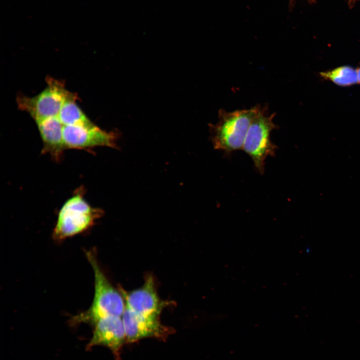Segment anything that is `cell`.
Instances as JSON below:
<instances>
[{
    "mask_svg": "<svg viewBox=\"0 0 360 360\" xmlns=\"http://www.w3.org/2000/svg\"><path fill=\"white\" fill-rule=\"evenodd\" d=\"M46 86L32 97L22 94L16 96L18 109L27 112L34 121L58 116L60 110L72 92L68 90L64 82L50 76L46 78Z\"/></svg>",
    "mask_w": 360,
    "mask_h": 360,
    "instance_id": "obj_5",
    "label": "cell"
},
{
    "mask_svg": "<svg viewBox=\"0 0 360 360\" xmlns=\"http://www.w3.org/2000/svg\"><path fill=\"white\" fill-rule=\"evenodd\" d=\"M276 113L270 114L268 108L258 104V110L247 132L242 150L252 159L256 170L264 172L265 160L276 154L277 146L270 140V133L277 128L273 119Z\"/></svg>",
    "mask_w": 360,
    "mask_h": 360,
    "instance_id": "obj_4",
    "label": "cell"
},
{
    "mask_svg": "<svg viewBox=\"0 0 360 360\" xmlns=\"http://www.w3.org/2000/svg\"><path fill=\"white\" fill-rule=\"evenodd\" d=\"M320 76L340 86H347L358 83L357 69L342 66L332 70L320 72Z\"/></svg>",
    "mask_w": 360,
    "mask_h": 360,
    "instance_id": "obj_12",
    "label": "cell"
},
{
    "mask_svg": "<svg viewBox=\"0 0 360 360\" xmlns=\"http://www.w3.org/2000/svg\"><path fill=\"white\" fill-rule=\"evenodd\" d=\"M94 278V294L90 307L85 312L74 316L72 323L86 322L94 324L100 319L109 316L122 317L126 308L124 298L108 280L94 254L86 252Z\"/></svg>",
    "mask_w": 360,
    "mask_h": 360,
    "instance_id": "obj_1",
    "label": "cell"
},
{
    "mask_svg": "<svg viewBox=\"0 0 360 360\" xmlns=\"http://www.w3.org/2000/svg\"><path fill=\"white\" fill-rule=\"evenodd\" d=\"M160 316L136 313L126 306L122 316L127 342L146 338H166L172 329L162 324Z\"/></svg>",
    "mask_w": 360,
    "mask_h": 360,
    "instance_id": "obj_7",
    "label": "cell"
},
{
    "mask_svg": "<svg viewBox=\"0 0 360 360\" xmlns=\"http://www.w3.org/2000/svg\"><path fill=\"white\" fill-rule=\"evenodd\" d=\"M357 70H358V83L360 84V68H359L358 69H357Z\"/></svg>",
    "mask_w": 360,
    "mask_h": 360,
    "instance_id": "obj_13",
    "label": "cell"
},
{
    "mask_svg": "<svg viewBox=\"0 0 360 360\" xmlns=\"http://www.w3.org/2000/svg\"><path fill=\"white\" fill-rule=\"evenodd\" d=\"M42 138V152L58 160L65 148L63 140L64 125L58 116L36 120Z\"/></svg>",
    "mask_w": 360,
    "mask_h": 360,
    "instance_id": "obj_10",
    "label": "cell"
},
{
    "mask_svg": "<svg viewBox=\"0 0 360 360\" xmlns=\"http://www.w3.org/2000/svg\"><path fill=\"white\" fill-rule=\"evenodd\" d=\"M122 294L126 306L132 311L144 315L160 316L162 310L168 304L160 300L156 290L153 278L148 276L142 286L130 292Z\"/></svg>",
    "mask_w": 360,
    "mask_h": 360,
    "instance_id": "obj_9",
    "label": "cell"
},
{
    "mask_svg": "<svg viewBox=\"0 0 360 360\" xmlns=\"http://www.w3.org/2000/svg\"></svg>",
    "mask_w": 360,
    "mask_h": 360,
    "instance_id": "obj_14",
    "label": "cell"
},
{
    "mask_svg": "<svg viewBox=\"0 0 360 360\" xmlns=\"http://www.w3.org/2000/svg\"><path fill=\"white\" fill-rule=\"evenodd\" d=\"M93 334L86 349L95 346H104L112 352L116 360L120 358V350L126 342L122 317L109 316L102 318L94 324Z\"/></svg>",
    "mask_w": 360,
    "mask_h": 360,
    "instance_id": "obj_8",
    "label": "cell"
},
{
    "mask_svg": "<svg viewBox=\"0 0 360 360\" xmlns=\"http://www.w3.org/2000/svg\"><path fill=\"white\" fill-rule=\"evenodd\" d=\"M103 214L101 209L88 204L82 192H76L64 202L58 212L54 239L61 240L86 230Z\"/></svg>",
    "mask_w": 360,
    "mask_h": 360,
    "instance_id": "obj_3",
    "label": "cell"
},
{
    "mask_svg": "<svg viewBox=\"0 0 360 360\" xmlns=\"http://www.w3.org/2000/svg\"><path fill=\"white\" fill-rule=\"evenodd\" d=\"M77 99L76 94L72 92L64 102L58 116L64 126L92 123L77 104Z\"/></svg>",
    "mask_w": 360,
    "mask_h": 360,
    "instance_id": "obj_11",
    "label": "cell"
},
{
    "mask_svg": "<svg viewBox=\"0 0 360 360\" xmlns=\"http://www.w3.org/2000/svg\"><path fill=\"white\" fill-rule=\"evenodd\" d=\"M258 106L256 105L250 109L232 112L220 109L218 121L215 124H208L214 148L224 151L228 155L242 149L247 132Z\"/></svg>",
    "mask_w": 360,
    "mask_h": 360,
    "instance_id": "obj_2",
    "label": "cell"
},
{
    "mask_svg": "<svg viewBox=\"0 0 360 360\" xmlns=\"http://www.w3.org/2000/svg\"><path fill=\"white\" fill-rule=\"evenodd\" d=\"M63 140L65 148L86 149L96 146L118 148L120 133L106 132L93 122L88 124L64 126Z\"/></svg>",
    "mask_w": 360,
    "mask_h": 360,
    "instance_id": "obj_6",
    "label": "cell"
}]
</instances>
